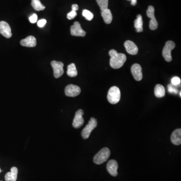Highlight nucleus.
I'll return each instance as SVG.
<instances>
[{
    "label": "nucleus",
    "instance_id": "f257e3e1",
    "mask_svg": "<svg viewBox=\"0 0 181 181\" xmlns=\"http://www.w3.org/2000/svg\"><path fill=\"white\" fill-rule=\"evenodd\" d=\"M110 56V65L114 69L121 68L126 61V55L123 54L118 53L114 49L109 51Z\"/></svg>",
    "mask_w": 181,
    "mask_h": 181
},
{
    "label": "nucleus",
    "instance_id": "f03ea898",
    "mask_svg": "<svg viewBox=\"0 0 181 181\" xmlns=\"http://www.w3.org/2000/svg\"><path fill=\"white\" fill-rule=\"evenodd\" d=\"M110 150L107 147H104L95 155L93 161L96 164L101 165L106 161L110 157Z\"/></svg>",
    "mask_w": 181,
    "mask_h": 181
},
{
    "label": "nucleus",
    "instance_id": "7ed1b4c3",
    "mask_svg": "<svg viewBox=\"0 0 181 181\" xmlns=\"http://www.w3.org/2000/svg\"><path fill=\"white\" fill-rule=\"evenodd\" d=\"M121 97L120 91L117 87L113 86L109 90L107 99L109 102L112 104H116L119 102Z\"/></svg>",
    "mask_w": 181,
    "mask_h": 181
},
{
    "label": "nucleus",
    "instance_id": "20e7f679",
    "mask_svg": "<svg viewBox=\"0 0 181 181\" xmlns=\"http://www.w3.org/2000/svg\"><path fill=\"white\" fill-rule=\"evenodd\" d=\"M97 126V121L96 119L93 117L91 118L88 124L83 129L82 132V138L85 139H88L92 131Z\"/></svg>",
    "mask_w": 181,
    "mask_h": 181
},
{
    "label": "nucleus",
    "instance_id": "39448f33",
    "mask_svg": "<svg viewBox=\"0 0 181 181\" xmlns=\"http://www.w3.org/2000/svg\"><path fill=\"white\" fill-rule=\"evenodd\" d=\"M175 46L176 45L173 41H168L166 43V45L162 50V56L167 62H170L172 60V50L175 48Z\"/></svg>",
    "mask_w": 181,
    "mask_h": 181
},
{
    "label": "nucleus",
    "instance_id": "423d86ee",
    "mask_svg": "<svg viewBox=\"0 0 181 181\" xmlns=\"http://www.w3.org/2000/svg\"><path fill=\"white\" fill-rule=\"evenodd\" d=\"M146 14L148 17L150 18V28L152 30H156L158 27V23L155 16V8L152 6H150L147 9Z\"/></svg>",
    "mask_w": 181,
    "mask_h": 181
},
{
    "label": "nucleus",
    "instance_id": "0eeeda50",
    "mask_svg": "<svg viewBox=\"0 0 181 181\" xmlns=\"http://www.w3.org/2000/svg\"><path fill=\"white\" fill-rule=\"evenodd\" d=\"M51 65L54 70V76L55 78H59L64 74V65L62 62L54 60L51 61Z\"/></svg>",
    "mask_w": 181,
    "mask_h": 181
},
{
    "label": "nucleus",
    "instance_id": "6e6552de",
    "mask_svg": "<svg viewBox=\"0 0 181 181\" xmlns=\"http://www.w3.org/2000/svg\"><path fill=\"white\" fill-rule=\"evenodd\" d=\"M65 94L66 96L75 97L81 93V90L80 88L75 85H69L65 87Z\"/></svg>",
    "mask_w": 181,
    "mask_h": 181
},
{
    "label": "nucleus",
    "instance_id": "1a4fd4ad",
    "mask_svg": "<svg viewBox=\"0 0 181 181\" xmlns=\"http://www.w3.org/2000/svg\"><path fill=\"white\" fill-rule=\"evenodd\" d=\"M83 115L84 111L82 109H79L76 111L72 122V126L75 128H79L83 125L84 123V119L82 117Z\"/></svg>",
    "mask_w": 181,
    "mask_h": 181
},
{
    "label": "nucleus",
    "instance_id": "9d476101",
    "mask_svg": "<svg viewBox=\"0 0 181 181\" xmlns=\"http://www.w3.org/2000/svg\"><path fill=\"white\" fill-rule=\"evenodd\" d=\"M71 34L72 36L85 37L86 32L82 30L80 23L76 21L71 27Z\"/></svg>",
    "mask_w": 181,
    "mask_h": 181
},
{
    "label": "nucleus",
    "instance_id": "9b49d317",
    "mask_svg": "<svg viewBox=\"0 0 181 181\" xmlns=\"http://www.w3.org/2000/svg\"><path fill=\"white\" fill-rule=\"evenodd\" d=\"M0 33L7 38H10L11 37V29L10 25L8 24L6 22H0Z\"/></svg>",
    "mask_w": 181,
    "mask_h": 181
},
{
    "label": "nucleus",
    "instance_id": "f8f14e48",
    "mask_svg": "<svg viewBox=\"0 0 181 181\" xmlns=\"http://www.w3.org/2000/svg\"><path fill=\"white\" fill-rule=\"evenodd\" d=\"M131 73L134 78L137 81H140L143 79L142 68L139 64H135L133 65L131 69Z\"/></svg>",
    "mask_w": 181,
    "mask_h": 181
},
{
    "label": "nucleus",
    "instance_id": "ddd939ff",
    "mask_svg": "<svg viewBox=\"0 0 181 181\" xmlns=\"http://www.w3.org/2000/svg\"><path fill=\"white\" fill-rule=\"evenodd\" d=\"M118 165L117 161L114 160H111L108 162L107 165V170L109 173L113 177L117 175V170Z\"/></svg>",
    "mask_w": 181,
    "mask_h": 181
},
{
    "label": "nucleus",
    "instance_id": "4468645a",
    "mask_svg": "<svg viewBox=\"0 0 181 181\" xmlns=\"http://www.w3.org/2000/svg\"><path fill=\"white\" fill-rule=\"evenodd\" d=\"M124 47L126 49V51L131 55H136L138 53L139 49L138 46H136V44L133 41L130 40L125 41L124 43Z\"/></svg>",
    "mask_w": 181,
    "mask_h": 181
},
{
    "label": "nucleus",
    "instance_id": "2eb2a0df",
    "mask_svg": "<svg viewBox=\"0 0 181 181\" xmlns=\"http://www.w3.org/2000/svg\"><path fill=\"white\" fill-rule=\"evenodd\" d=\"M20 44L22 46L33 48L36 45V39L34 36H29L26 38L22 39L20 41Z\"/></svg>",
    "mask_w": 181,
    "mask_h": 181
},
{
    "label": "nucleus",
    "instance_id": "dca6fc26",
    "mask_svg": "<svg viewBox=\"0 0 181 181\" xmlns=\"http://www.w3.org/2000/svg\"><path fill=\"white\" fill-rule=\"evenodd\" d=\"M172 143L174 144L179 145L181 144V129H177L172 133L171 137Z\"/></svg>",
    "mask_w": 181,
    "mask_h": 181
},
{
    "label": "nucleus",
    "instance_id": "f3484780",
    "mask_svg": "<svg viewBox=\"0 0 181 181\" xmlns=\"http://www.w3.org/2000/svg\"><path fill=\"white\" fill-rule=\"evenodd\" d=\"M18 169L16 167H12L11 172L5 175V179L6 181H16L18 176Z\"/></svg>",
    "mask_w": 181,
    "mask_h": 181
},
{
    "label": "nucleus",
    "instance_id": "a211bd4d",
    "mask_svg": "<svg viewBox=\"0 0 181 181\" xmlns=\"http://www.w3.org/2000/svg\"><path fill=\"white\" fill-rule=\"evenodd\" d=\"M101 15L106 24H110L112 21V15L111 11L107 9L101 11Z\"/></svg>",
    "mask_w": 181,
    "mask_h": 181
},
{
    "label": "nucleus",
    "instance_id": "6ab92c4d",
    "mask_svg": "<svg viewBox=\"0 0 181 181\" xmlns=\"http://www.w3.org/2000/svg\"><path fill=\"white\" fill-rule=\"evenodd\" d=\"M134 27L137 32L143 31V20L141 15L137 16V19L134 21Z\"/></svg>",
    "mask_w": 181,
    "mask_h": 181
},
{
    "label": "nucleus",
    "instance_id": "aec40b11",
    "mask_svg": "<svg viewBox=\"0 0 181 181\" xmlns=\"http://www.w3.org/2000/svg\"><path fill=\"white\" fill-rule=\"evenodd\" d=\"M166 91L165 88L161 84H157L155 88V95L157 98H162L165 96Z\"/></svg>",
    "mask_w": 181,
    "mask_h": 181
},
{
    "label": "nucleus",
    "instance_id": "412c9836",
    "mask_svg": "<svg viewBox=\"0 0 181 181\" xmlns=\"http://www.w3.org/2000/svg\"><path fill=\"white\" fill-rule=\"evenodd\" d=\"M67 75L68 76L71 77H75L77 76V71L76 70V66L74 63L68 65Z\"/></svg>",
    "mask_w": 181,
    "mask_h": 181
},
{
    "label": "nucleus",
    "instance_id": "4be33fe9",
    "mask_svg": "<svg viewBox=\"0 0 181 181\" xmlns=\"http://www.w3.org/2000/svg\"><path fill=\"white\" fill-rule=\"evenodd\" d=\"M31 5L34 10L37 11H42L45 9V7L41 4L40 0H32Z\"/></svg>",
    "mask_w": 181,
    "mask_h": 181
},
{
    "label": "nucleus",
    "instance_id": "5701e85b",
    "mask_svg": "<svg viewBox=\"0 0 181 181\" xmlns=\"http://www.w3.org/2000/svg\"><path fill=\"white\" fill-rule=\"evenodd\" d=\"M98 5L100 7L101 11L108 9V0H96Z\"/></svg>",
    "mask_w": 181,
    "mask_h": 181
},
{
    "label": "nucleus",
    "instance_id": "b1692460",
    "mask_svg": "<svg viewBox=\"0 0 181 181\" xmlns=\"http://www.w3.org/2000/svg\"><path fill=\"white\" fill-rule=\"evenodd\" d=\"M82 16L88 21L92 20L94 17V15L92 13L89 11V10H84L82 11Z\"/></svg>",
    "mask_w": 181,
    "mask_h": 181
},
{
    "label": "nucleus",
    "instance_id": "393cba45",
    "mask_svg": "<svg viewBox=\"0 0 181 181\" xmlns=\"http://www.w3.org/2000/svg\"><path fill=\"white\" fill-rule=\"evenodd\" d=\"M167 87H168V91L170 93L177 94L178 93V89L176 88L175 86H173L172 84L168 85Z\"/></svg>",
    "mask_w": 181,
    "mask_h": 181
},
{
    "label": "nucleus",
    "instance_id": "a878e982",
    "mask_svg": "<svg viewBox=\"0 0 181 181\" xmlns=\"http://www.w3.org/2000/svg\"><path fill=\"white\" fill-rule=\"evenodd\" d=\"M171 82L173 86H178L181 83V79L179 77L175 76V77H173L172 79Z\"/></svg>",
    "mask_w": 181,
    "mask_h": 181
},
{
    "label": "nucleus",
    "instance_id": "bb28decb",
    "mask_svg": "<svg viewBox=\"0 0 181 181\" xmlns=\"http://www.w3.org/2000/svg\"><path fill=\"white\" fill-rule=\"evenodd\" d=\"M76 15H77V13H76V11L72 10L71 11L68 13V15H67V18L69 20H71V19L75 18L76 17Z\"/></svg>",
    "mask_w": 181,
    "mask_h": 181
},
{
    "label": "nucleus",
    "instance_id": "cd10ccee",
    "mask_svg": "<svg viewBox=\"0 0 181 181\" xmlns=\"http://www.w3.org/2000/svg\"><path fill=\"white\" fill-rule=\"evenodd\" d=\"M38 17L37 15L36 14H33L29 18V21L31 23H35L37 21Z\"/></svg>",
    "mask_w": 181,
    "mask_h": 181
},
{
    "label": "nucleus",
    "instance_id": "c85d7f7f",
    "mask_svg": "<svg viewBox=\"0 0 181 181\" xmlns=\"http://www.w3.org/2000/svg\"><path fill=\"white\" fill-rule=\"evenodd\" d=\"M46 23V20L45 19H41L37 22V25L39 27L42 28L45 26Z\"/></svg>",
    "mask_w": 181,
    "mask_h": 181
},
{
    "label": "nucleus",
    "instance_id": "c756f323",
    "mask_svg": "<svg viewBox=\"0 0 181 181\" xmlns=\"http://www.w3.org/2000/svg\"><path fill=\"white\" fill-rule=\"evenodd\" d=\"M71 8H72V10L75 11H77V10H78V9H79V6L76 5V4H74V5H72Z\"/></svg>",
    "mask_w": 181,
    "mask_h": 181
},
{
    "label": "nucleus",
    "instance_id": "7c9ffc66",
    "mask_svg": "<svg viewBox=\"0 0 181 181\" xmlns=\"http://www.w3.org/2000/svg\"><path fill=\"white\" fill-rule=\"evenodd\" d=\"M130 1H131V5H133V6L136 5L137 0H131Z\"/></svg>",
    "mask_w": 181,
    "mask_h": 181
},
{
    "label": "nucleus",
    "instance_id": "2f4dec72",
    "mask_svg": "<svg viewBox=\"0 0 181 181\" xmlns=\"http://www.w3.org/2000/svg\"><path fill=\"white\" fill-rule=\"evenodd\" d=\"M180 97H181V92H180Z\"/></svg>",
    "mask_w": 181,
    "mask_h": 181
},
{
    "label": "nucleus",
    "instance_id": "473e14b6",
    "mask_svg": "<svg viewBox=\"0 0 181 181\" xmlns=\"http://www.w3.org/2000/svg\"><path fill=\"white\" fill-rule=\"evenodd\" d=\"M2 171L1 170V169H0V173Z\"/></svg>",
    "mask_w": 181,
    "mask_h": 181
},
{
    "label": "nucleus",
    "instance_id": "72a5a7b5",
    "mask_svg": "<svg viewBox=\"0 0 181 181\" xmlns=\"http://www.w3.org/2000/svg\"><path fill=\"white\" fill-rule=\"evenodd\" d=\"M128 1H131V0H128Z\"/></svg>",
    "mask_w": 181,
    "mask_h": 181
}]
</instances>
